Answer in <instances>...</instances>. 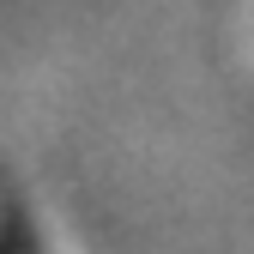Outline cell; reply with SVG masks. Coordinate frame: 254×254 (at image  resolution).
Wrapping results in <instances>:
<instances>
[{"label":"cell","mask_w":254,"mask_h":254,"mask_svg":"<svg viewBox=\"0 0 254 254\" xmlns=\"http://www.w3.org/2000/svg\"><path fill=\"white\" fill-rule=\"evenodd\" d=\"M0 254H30V236H24V224H18V212L0 200Z\"/></svg>","instance_id":"6da1fadb"}]
</instances>
